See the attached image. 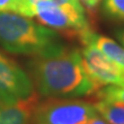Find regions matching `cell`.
<instances>
[{
	"instance_id": "1",
	"label": "cell",
	"mask_w": 124,
	"mask_h": 124,
	"mask_svg": "<svg viewBox=\"0 0 124 124\" xmlns=\"http://www.w3.org/2000/svg\"><path fill=\"white\" fill-rule=\"evenodd\" d=\"M28 67L37 93L42 97L77 98L99 90L85 71L78 49L65 46L48 55L35 56Z\"/></svg>"
},
{
	"instance_id": "2",
	"label": "cell",
	"mask_w": 124,
	"mask_h": 124,
	"mask_svg": "<svg viewBox=\"0 0 124 124\" xmlns=\"http://www.w3.org/2000/svg\"><path fill=\"white\" fill-rule=\"evenodd\" d=\"M0 45L9 53L33 57L65 46L57 31L14 11L0 13Z\"/></svg>"
},
{
	"instance_id": "3",
	"label": "cell",
	"mask_w": 124,
	"mask_h": 124,
	"mask_svg": "<svg viewBox=\"0 0 124 124\" xmlns=\"http://www.w3.org/2000/svg\"><path fill=\"white\" fill-rule=\"evenodd\" d=\"M31 17L53 30L78 38L90 29L81 3L59 5L51 0H39L31 7Z\"/></svg>"
},
{
	"instance_id": "4",
	"label": "cell",
	"mask_w": 124,
	"mask_h": 124,
	"mask_svg": "<svg viewBox=\"0 0 124 124\" xmlns=\"http://www.w3.org/2000/svg\"><path fill=\"white\" fill-rule=\"evenodd\" d=\"M97 115L94 104L75 98H48L34 108L30 124H86Z\"/></svg>"
},
{
	"instance_id": "5",
	"label": "cell",
	"mask_w": 124,
	"mask_h": 124,
	"mask_svg": "<svg viewBox=\"0 0 124 124\" xmlns=\"http://www.w3.org/2000/svg\"><path fill=\"white\" fill-rule=\"evenodd\" d=\"M30 77L10 58L0 53V101L17 102L34 94Z\"/></svg>"
},
{
	"instance_id": "6",
	"label": "cell",
	"mask_w": 124,
	"mask_h": 124,
	"mask_svg": "<svg viewBox=\"0 0 124 124\" xmlns=\"http://www.w3.org/2000/svg\"><path fill=\"white\" fill-rule=\"evenodd\" d=\"M81 50L83 66L88 77L100 88L116 85L124 86V73L113 61L90 41H83Z\"/></svg>"
},
{
	"instance_id": "7",
	"label": "cell",
	"mask_w": 124,
	"mask_h": 124,
	"mask_svg": "<svg viewBox=\"0 0 124 124\" xmlns=\"http://www.w3.org/2000/svg\"><path fill=\"white\" fill-rule=\"evenodd\" d=\"M37 103L36 93L28 99L13 103L0 101V124H30Z\"/></svg>"
},
{
	"instance_id": "8",
	"label": "cell",
	"mask_w": 124,
	"mask_h": 124,
	"mask_svg": "<svg viewBox=\"0 0 124 124\" xmlns=\"http://www.w3.org/2000/svg\"><path fill=\"white\" fill-rule=\"evenodd\" d=\"M79 39L81 42L86 40L92 42L99 51H101L108 59L113 61L124 73V46H120L118 42H116L110 37L98 35L90 29L81 34Z\"/></svg>"
},
{
	"instance_id": "9",
	"label": "cell",
	"mask_w": 124,
	"mask_h": 124,
	"mask_svg": "<svg viewBox=\"0 0 124 124\" xmlns=\"http://www.w3.org/2000/svg\"><path fill=\"white\" fill-rule=\"evenodd\" d=\"M97 114L110 124H124V103L115 100L98 98L94 103Z\"/></svg>"
},
{
	"instance_id": "10",
	"label": "cell",
	"mask_w": 124,
	"mask_h": 124,
	"mask_svg": "<svg viewBox=\"0 0 124 124\" xmlns=\"http://www.w3.org/2000/svg\"><path fill=\"white\" fill-rule=\"evenodd\" d=\"M102 8L108 18L124 21V0H102Z\"/></svg>"
},
{
	"instance_id": "11",
	"label": "cell",
	"mask_w": 124,
	"mask_h": 124,
	"mask_svg": "<svg viewBox=\"0 0 124 124\" xmlns=\"http://www.w3.org/2000/svg\"><path fill=\"white\" fill-rule=\"evenodd\" d=\"M97 98L115 100L124 103V86L108 85L97 91Z\"/></svg>"
},
{
	"instance_id": "12",
	"label": "cell",
	"mask_w": 124,
	"mask_h": 124,
	"mask_svg": "<svg viewBox=\"0 0 124 124\" xmlns=\"http://www.w3.org/2000/svg\"><path fill=\"white\" fill-rule=\"evenodd\" d=\"M80 3L83 5L84 9L86 8L87 11L90 15H92L93 13H95L96 9L98 8L99 3L101 0H79Z\"/></svg>"
},
{
	"instance_id": "13",
	"label": "cell",
	"mask_w": 124,
	"mask_h": 124,
	"mask_svg": "<svg viewBox=\"0 0 124 124\" xmlns=\"http://www.w3.org/2000/svg\"><path fill=\"white\" fill-rule=\"evenodd\" d=\"M14 0H0V13L3 11H11Z\"/></svg>"
},
{
	"instance_id": "14",
	"label": "cell",
	"mask_w": 124,
	"mask_h": 124,
	"mask_svg": "<svg viewBox=\"0 0 124 124\" xmlns=\"http://www.w3.org/2000/svg\"><path fill=\"white\" fill-rule=\"evenodd\" d=\"M86 124H110V123L107 122L103 118L98 117V116L96 115V116H94V117H92Z\"/></svg>"
},
{
	"instance_id": "15",
	"label": "cell",
	"mask_w": 124,
	"mask_h": 124,
	"mask_svg": "<svg viewBox=\"0 0 124 124\" xmlns=\"http://www.w3.org/2000/svg\"><path fill=\"white\" fill-rule=\"evenodd\" d=\"M117 35H118L119 40L121 41V44L124 46V29H123V30H121V31H119Z\"/></svg>"
}]
</instances>
